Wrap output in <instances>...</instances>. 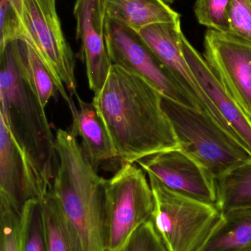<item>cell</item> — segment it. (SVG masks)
<instances>
[{"instance_id":"cell-6","label":"cell","mask_w":251,"mask_h":251,"mask_svg":"<svg viewBox=\"0 0 251 251\" xmlns=\"http://www.w3.org/2000/svg\"><path fill=\"white\" fill-rule=\"evenodd\" d=\"M154 196L150 221L168 251H198L223 218L217 205L173 191L147 174Z\"/></svg>"},{"instance_id":"cell-16","label":"cell","mask_w":251,"mask_h":251,"mask_svg":"<svg viewBox=\"0 0 251 251\" xmlns=\"http://www.w3.org/2000/svg\"><path fill=\"white\" fill-rule=\"evenodd\" d=\"M104 4L108 18L137 33L150 25L181 20L162 0H104Z\"/></svg>"},{"instance_id":"cell-13","label":"cell","mask_w":251,"mask_h":251,"mask_svg":"<svg viewBox=\"0 0 251 251\" xmlns=\"http://www.w3.org/2000/svg\"><path fill=\"white\" fill-rule=\"evenodd\" d=\"M39 200L33 174L0 116V211L21 215L25 203Z\"/></svg>"},{"instance_id":"cell-3","label":"cell","mask_w":251,"mask_h":251,"mask_svg":"<svg viewBox=\"0 0 251 251\" xmlns=\"http://www.w3.org/2000/svg\"><path fill=\"white\" fill-rule=\"evenodd\" d=\"M56 149L59 163L52 191L78 234L84 251H106V179L92 168L70 131L57 130Z\"/></svg>"},{"instance_id":"cell-17","label":"cell","mask_w":251,"mask_h":251,"mask_svg":"<svg viewBox=\"0 0 251 251\" xmlns=\"http://www.w3.org/2000/svg\"><path fill=\"white\" fill-rule=\"evenodd\" d=\"M223 213L222 221L198 251H242L251 246V207Z\"/></svg>"},{"instance_id":"cell-25","label":"cell","mask_w":251,"mask_h":251,"mask_svg":"<svg viewBox=\"0 0 251 251\" xmlns=\"http://www.w3.org/2000/svg\"><path fill=\"white\" fill-rule=\"evenodd\" d=\"M125 251H168L150 220L140 226L125 244Z\"/></svg>"},{"instance_id":"cell-28","label":"cell","mask_w":251,"mask_h":251,"mask_svg":"<svg viewBox=\"0 0 251 251\" xmlns=\"http://www.w3.org/2000/svg\"><path fill=\"white\" fill-rule=\"evenodd\" d=\"M125 246H124L123 248H122V249H119V250L117 251H125Z\"/></svg>"},{"instance_id":"cell-19","label":"cell","mask_w":251,"mask_h":251,"mask_svg":"<svg viewBox=\"0 0 251 251\" xmlns=\"http://www.w3.org/2000/svg\"><path fill=\"white\" fill-rule=\"evenodd\" d=\"M218 206L223 212L251 207V162L244 164L217 180Z\"/></svg>"},{"instance_id":"cell-23","label":"cell","mask_w":251,"mask_h":251,"mask_svg":"<svg viewBox=\"0 0 251 251\" xmlns=\"http://www.w3.org/2000/svg\"><path fill=\"white\" fill-rule=\"evenodd\" d=\"M0 251H23L21 215L0 211Z\"/></svg>"},{"instance_id":"cell-21","label":"cell","mask_w":251,"mask_h":251,"mask_svg":"<svg viewBox=\"0 0 251 251\" xmlns=\"http://www.w3.org/2000/svg\"><path fill=\"white\" fill-rule=\"evenodd\" d=\"M23 251H47L39 200L28 201L21 214Z\"/></svg>"},{"instance_id":"cell-2","label":"cell","mask_w":251,"mask_h":251,"mask_svg":"<svg viewBox=\"0 0 251 251\" xmlns=\"http://www.w3.org/2000/svg\"><path fill=\"white\" fill-rule=\"evenodd\" d=\"M0 116L25 155L41 199L53 189L58 156L45 107L27 70L22 41L0 50Z\"/></svg>"},{"instance_id":"cell-20","label":"cell","mask_w":251,"mask_h":251,"mask_svg":"<svg viewBox=\"0 0 251 251\" xmlns=\"http://www.w3.org/2000/svg\"><path fill=\"white\" fill-rule=\"evenodd\" d=\"M27 70L44 107L57 91L54 79L44 62L29 43L22 41Z\"/></svg>"},{"instance_id":"cell-9","label":"cell","mask_w":251,"mask_h":251,"mask_svg":"<svg viewBox=\"0 0 251 251\" xmlns=\"http://www.w3.org/2000/svg\"><path fill=\"white\" fill-rule=\"evenodd\" d=\"M204 59L251 120V44L229 33L208 29Z\"/></svg>"},{"instance_id":"cell-7","label":"cell","mask_w":251,"mask_h":251,"mask_svg":"<svg viewBox=\"0 0 251 251\" xmlns=\"http://www.w3.org/2000/svg\"><path fill=\"white\" fill-rule=\"evenodd\" d=\"M155 201L144 171L126 163L106 179L105 243L106 251L123 248L133 233L151 218Z\"/></svg>"},{"instance_id":"cell-11","label":"cell","mask_w":251,"mask_h":251,"mask_svg":"<svg viewBox=\"0 0 251 251\" xmlns=\"http://www.w3.org/2000/svg\"><path fill=\"white\" fill-rule=\"evenodd\" d=\"M137 164L170 190L218 206L216 178L181 149L161 152Z\"/></svg>"},{"instance_id":"cell-22","label":"cell","mask_w":251,"mask_h":251,"mask_svg":"<svg viewBox=\"0 0 251 251\" xmlns=\"http://www.w3.org/2000/svg\"><path fill=\"white\" fill-rule=\"evenodd\" d=\"M230 1L231 0H196L195 13L199 24L218 32H229Z\"/></svg>"},{"instance_id":"cell-5","label":"cell","mask_w":251,"mask_h":251,"mask_svg":"<svg viewBox=\"0 0 251 251\" xmlns=\"http://www.w3.org/2000/svg\"><path fill=\"white\" fill-rule=\"evenodd\" d=\"M162 106L173 126L180 149L216 180L251 162L248 149L210 116L165 97Z\"/></svg>"},{"instance_id":"cell-14","label":"cell","mask_w":251,"mask_h":251,"mask_svg":"<svg viewBox=\"0 0 251 251\" xmlns=\"http://www.w3.org/2000/svg\"><path fill=\"white\" fill-rule=\"evenodd\" d=\"M181 50L202 89L228 124L235 137L251 154V119L225 89L206 60L189 42L184 33L181 36Z\"/></svg>"},{"instance_id":"cell-4","label":"cell","mask_w":251,"mask_h":251,"mask_svg":"<svg viewBox=\"0 0 251 251\" xmlns=\"http://www.w3.org/2000/svg\"><path fill=\"white\" fill-rule=\"evenodd\" d=\"M15 21L17 41L29 43L41 57L74 117L78 109L72 97L78 95L75 57L62 31L56 0H1V35L13 30Z\"/></svg>"},{"instance_id":"cell-26","label":"cell","mask_w":251,"mask_h":251,"mask_svg":"<svg viewBox=\"0 0 251 251\" xmlns=\"http://www.w3.org/2000/svg\"><path fill=\"white\" fill-rule=\"evenodd\" d=\"M162 1H164V2L166 3V4H171V3L174 2V1H175V0H162Z\"/></svg>"},{"instance_id":"cell-24","label":"cell","mask_w":251,"mask_h":251,"mask_svg":"<svg viewBox=\"0 0 251 251\" xmlns=\"http://www.w3.org/2000/svg\"><path fill=\"white\" fill-rule=\"evenodd\" d=\"M229 33L251 44V0H231Z\"/></svg>"},{"instance_id":"cell-1","label":"cell","mask_w":251,"mask_h":251,"mask_svg":"<svg viewBox=\"0 0 251 251\" xmlns=\"http://www.w3.org/2000/svg\"><path fill=\"white\" fill-rule=\"evenodd\" d=\"M162 98L147 80L112 64L106 83L92 101L122 165L180 149Z\"/></svg>"},{"instance_id":"cell-18","label":"cell","mask_w":251,"mask_h":251,"mask_svg":"<svg viewBox=\"0 0 251 251\" xmlns=\"http://www.w3.org/2000/svg\"><path fill=\"white\" fill-rule=\"evenodd\" d=\"M39 203L47 251H84L78 234L52 190Z\"/></svg>"},{"instance_id":"cell-8","label":"cell","mask_w":251,"mask_h":251,"mask_svg":"<svg viewBox=\"0 0 251 251\" xmlns=\"http://www.w3.org/2000/svg\"><path fill=\"white\" fill-rule=\"evenodd\" d=\"M106 40L113 64L147 80L163 97L198 110L137 32L106 16Z\"/></svg>"},{"instance_id":"cell-12","label":"cell","mask_w":251,"mask_h":251,"mask_svg":"<svg viewBox=\"0 0 251 251\" xmlns=\"http://www.w3.org/2000/svg\"><path fill=\"white\" fill-rule=\"evenodd\" d=\"M73 14L88 86L96 95L106 83L113 64L106 45L104 0H76Z\"/></svg>"},{"instance_id":"cell-10","label":"cell","mask_w":251,"mask_h":251,"mask_svg":"<svg viewBox=\"0 0 251 251\" xmlns=\"http://www.w3.org/2000/svg\"><path fill=\"white\" fill-rule=\"evenodd\" d=\"M138 34L169 71L177 83L195 103L198 110L210 116L235 137L228 124L202 89L183 54L181 20L150 25Z\"/></svg>"},{"instance_id":"cell-27","label":"cell","mask_w":251,"mask_h":251,"mask_svg":"<svg viewBox=\"0 0 251 251\" xmlns=\"http://www.w3.org/2000/svg\"><path fill=\"white\" fill-rule=\"evenodd\" d=\"M242 251H251V246H250V247L247 248V249H244V250Z\"/></svg>"},{"instance_id":"cell-15","label":"cell","mask_w":251,"mask_h":251,"mask_svg":"<svg viewBox=\"0 0 251 251\" xmlns=\"http://www.w3.org/2000/svg\"><path fill=\"white\" fill-rule=\"evenodd\" d=\"M79 109L72 117L70 132L81 137V148L96 171L116 173L122 166L117 152L93 101L86 102L77 96Z\"/></svg>"}]
</instances>
